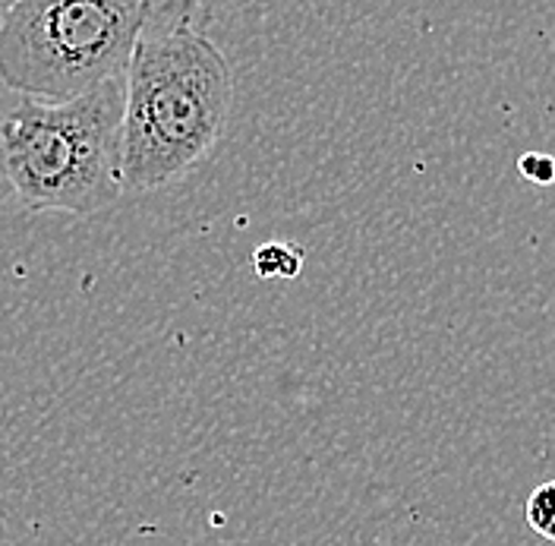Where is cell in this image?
<instances>
[{
  "mask_svg": "<svg viewBox=\"0 0 555 546\" xmlns=\"http://www.w3.org/2000/svg\"><path fill=\"white\" fill-rule=\"evenodd\" d=\"M231 96V64L193 23V7L149 3L124 76L120 190H162L206 165L224 137Z\"/></svg>",
  "mask_w": 555,
  "mask_h": 546,
  "instance_id": "obj_1",
  "label": "cell"
},
{
  "mask_svg": "<svg viewBox=\"0 0 555 546\" xmlns=\"http://www.w3.org/2000/svg\"><path fill=\"white\" fill-rule=\"evenodd\" d=\"M124 79L64 104L20 102L0 120V177L33 212L95 215L120 190Z\"/></svg>",
  "mask_w": 555,
  "mask_h": 546,
  "instance_id": "obj_2",
  "label": "cell"
},
{
  "mask_svg": "<svg viewBox=\"0 0 555 546\" xmlns=\"http://www.w3.org/2000/svg\"><path fill=\"white\" fill-rule=\"evenodd\" d=\"M145 13V0H13L0 16V82L64 104L124 79Z\"/></svg>",
  "mask_w": 555,
  "mask_h": 546,
  "instance_id": "obj_3",
  "label": "cell"
},
{
  "mask_svg": "<svg viewBox=\"0 0 555 546\" xmlns=\"http://www.w3.org/2000/svg\"><path fill=\"white\" fill-rule=\"evenodd\" d=\"M253 266L256 275L266 278V281H275V278H297L304 269V250L294 246V243H281V240H269L256 250L253 256Z\"/></svg>",
  "mask_w": 555,
  "mask_h": 546,
  "instance_id": "obj_4",
  "label": "cell"
},
{
  "mask_svg": "<svg viewBox=\"0 0 555 546\" xmlns=\"http://www.w3.org/2000/svg\"><path fill=\"white\" fill-rule=\"evenodd\" d=\"M524 515H527V524H530L540 537L550 534V528L555 524V480L540 483V486L530 493V499H527V506H524Z\"/></svg>",
  "mask_w": 555,
  "mask_h": 546,
  "instance_id": "obj_5",
  "label": "cell"
},
{
  "mask_svg": "<svg viewBox=\"0 0 555 546\" xmlns=\"http://www.w3.org/2000/svg\"><path fill=\"white\" fill-rule=\"evenodd\" d=\"M518 168L533 183H553L555 180V158H546V155H524Z\"/></svg>",
  "mask_w": 555,
  "mask_h": 546,
  "instance_id": "obj_6",
  "label": "cell"
},
{
  "mask_svg": "<svg viewBox=\"0 0 555 546\" xmlns=\"http://www.w3.org/2000/svg\"><path fill=\"white\" fill-rule=\"evenodd\" d=\"M10 3H13V0H0V16H3V13L10 10Z\"/></svg>",
  "mask_w": 555,
  "mask_h": 546,
  "instance_id": "obj_7",
  "label": "cell"
},
{
  "mask_svg": "<svg viewBox=\"0 0 555 546\" xmlns=\"http://www.w3.org/2000/svg\"><path fill=\"white\" fill-rule=\"evenodd\" d=\"M546 541H553V544H555V524H553V528H550V534H546Z\"/></svg>",
  "mask_w": 555,
  "mask_h": 546,
  "instance_id": "obj_8",
  "label": "cell"
}]
</instances>
